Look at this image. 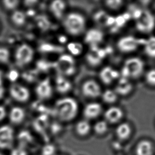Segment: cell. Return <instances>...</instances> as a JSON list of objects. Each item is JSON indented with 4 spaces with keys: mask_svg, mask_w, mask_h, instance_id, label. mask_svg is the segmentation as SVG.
I'll list each match as a JSON object with an SVG mask.
<instances>
[{
    "mask_svg": "<svg viewBox=\"0 0 155 155\" xmlns=\"http://www.w3.org/2000/svg\"><path fill=\"white\" fill-rule=\"evenodd\" d=\"M79 106L75 99L65 97L54 103V112L57 117L62 121H71L78 115Z\"/></svg>",
    "mask_w": 155,
    "mask_h": 155,
    "instance_id": "cell-1",
    "label": "cell"
},
{
    "mask_svg": "<svg viewBox=\"0 0 155 155\" xmlns=\"http://www.w3.org/2000/svg\"><path fill=\"white\" fill-rule=\"evenodd\" d=\"M63 26L69 35L80 36L86 30V19L80 13H69L64 17Z\"/></svg>",
    "mask_w": 155,
    "mask_h": 155,
    "instance_id": "cell-2",
    "label": "cell"
},
{
    "mask_svg": "<svg viewBox=\"0 0 155 155\" xmlns=\"http://www.w3.org/2000/svg\"><path fill=\"white\" fill-rule=\"evenodd\" d=\"M144 70V63L138 57L127 59L124 63L120 73V77L127 79H136L139 78Z\"/></svg>",
    "mask_w": 155,
    "mask_h": 155,
    "instance_id": "cell-3",
    "label": "cell"
},
{
    "mask_svg": "<svg viewBox=\"0 0 155 155\" xmlns=\"http://www.w3.org/2000/svg\"><path fill=\"white\" fill-rule=\"evenodd\" d=\"M55 66L58 74L65 77L73 75L76 70L75 61L70 54H61L57 59Z\"/></svg>",
    "mask_w": 155,
    "mask_h": 155,
    "instance_id": "cell-4",
    "label": "cell"
},
{
    "mask_svg": "<svg viewBox=\"0 0 155 155\" xmlns=\"http://www.w3.org/2000/svg\"><path fill=\"white\" fill-rule=\"evenodd\" d=\"M155 27V17L148 11H143L140 17L136 20V27L138 31L149 34Z\"/></svg>",
    "mask_w": 155,
    "mask_h": 155,
    "instance_id": "cell-5",
    "label": "cell"
},
{
    "mask_svg": "<svg viewBox=\"0 0 155 155\" xmlns=\"http://www.w3.org/2000/svg\"><path fill=\"white\" fill-rule=\"evenodd\" d=\"M145 41L144 39H139L134 36H124L118 40L117 46L120 52L127 54L136 51L140 45L144 44Z\"/></svg>",
    "mask_w": 155,
    "mask_h": 155,
    "instance_id": "cell-6",
    "label": "cell"
},
{
    "mask_svg": "<svg viewBox=\"0 0 155 155\" xmlns=\"http://www.w3.org/2000/svg\"><path fill=\"white\" fill-rule=\"evenodd\" d=\"M82 93L84 97L88 99H97L102 93L100 84L93 80H87L82 86Z\"/></svg>",
    "mask_w": 155,
    "mask_h": 155,
    "instance_id": "cell-7",
    "label": "cell"
},
{
    "mask_svg": "<svg viewBox=\"0 0 155 155\" xmlns=\"http://www.w3.org/2000/svg\"><path fill=\"white\" fill-rule=\"evenodd\" d=\"M36 93L41 101H46L51 99L53 95V87L49 78H45L37 84Z\"/></svg>",
    "mask_w": 155,
    "mask_h": 155,
    "instance_id": "cell-8",
    "label": "cell"
},
{
    "mask_svg": "<svg viewBox=\"0 0 155 155\" xmlns=\"http://www.w3.org/2000/svg\"><path fill=\"white\" fill-rule=\"evenodd\" d=\"M34 51L31 47L27 44L22 45L17 49L15 57L19 65L29 64L33 59Z\"/></svg>",
    "mask_w": 155,
    "mask_h": 155,
    "instance_id": "cell-9",
    "label": "cell"
},
{
    "mask_svg": "<svg viewBox=\"0 0 155 155\" xmlns=\"http://www.w3.org/2000/svg\"><path fill=\"white\" fill-rule=\"evenodd\" d=\"M15 140L13 128L8 125L0 127V149H6L12 147Z\"/></svg>",
    "mask_w": 155,
    "mask_h": 155,
    "instance_id": "cell-10",
    "label": "cell"
},
{
    "mask_svg": "<svg viewBox=\"0 0 155 155\" xmlns=\"http://www.w3.org/2000/svg\"><path fill=\"white\" fill-rule=\"evenodd\" d=\"M104 35L99 29L92 28L88 30L84 36V41L91 47L98 46L103 41Z\"/></svg>",
    "mask_w": 155,
    "mask_h": 155,
    "instance_id": "cell-11",
    "label": "cell"
},
{
    "mask_svg": "<svg viewBox=\"0 0 155 155\" xmlns=\"http://www.w3.org/2000/svg\"><path fill=\"white\" fill-rule=\"evenodd\" d=\"M98 47H91L86 57L87 62L93 66L100 64L107 56L106 51Z\"/></svg>",
    "mask_w": 155,
    "mask_h": 155,
    "instance_id": "cell-12",
    "label": "cell"
},
{
    "mask_svg": "<svg viewBox=\"0 0 155 155\" xmlns=\"http://www.w3.org/2000/svg\"><path fill=\"white\" fill-rule=\"evenodd\" d=\"M99 78L105 85H110L120 78V73L111 66H106L101 69Z\"/></svg>",
    "mask_w": 155,
    "mask_h": 155,
    "instance_id": "cell-13",
    "label": "cell"
},
{
    "mask_svg": "<svg viewBox=\"0 0 155 155\" xmlns=\"http://www.w3.org/2000/svg\"><path fill=\"white\" fill-rule=\"evenodd\" d=\"M104 115L107 124H117L124 117V111L119 107H111L105 111Z\"/></svg>",
    "mask_w": 155,
    "mask_h": 155,
    "instance_id": "cell-14",
    "label": "cell"
},
{
    "mask_svg": "<svg viewBox=\"0 0 155 155\" xmlns=\"http://www.w3.org/2000/svg\"><path fill=\"white\" fill-rule=\"evenodd\" d=\"M10 93L15 100L21 102H26L29 99V91L19 84H14L11 87Z\"/></svg>",
    "mask_w": 155,
    "mask_h": 155,
    "instance_id": "cell-15",
    "label": "cell"
},
{
    "mask_svg": "<svg viewBox=\"0 0 155 155\" xmlns=\"http://www.w3.org/2000/svg\"><path fill=\"white\" fill-rule=\"evenodd\" d=\"M133 90V85L130 80L120 77L115 86L114 91L118 96L126 97Z\"/></svg>",
    "mask_w": 155,
    "mask_h": 155,
    "instance_id": "cell-16",
    "label": "cell"
},
{
    "mask_svg": "<svg viewBox=\"0 0 155 155\" xmlns=\"http://www.w3.org/2000/svg\"><path fill=\"white\" fill-rule=\"evenodd\" d=\"M102 107L97 102H92L86 105L83 110V115L87 120L97 119L102 112Z\"/></svg>",
    "mask_w": 155,
    "mask_h": 155,
    "instance_id": "cell-17",
    "label": "cell"
},
{
    "mask_svg": "<svg viewBox=\"0 0 155 155\" xmlns=\"http://www.w3.org/2000/svg\"><path fill=\"white\" fill-rule=\"evenodd\" d=\"M66 4L61 0H55L51 2L49 5V10L52 15L58 20H61L65 17Z\"/></svg>",
    "mask_w": 155,
    "mask_h": 155,
    "instance_id": "cell-18",
    "label": "cell"
},
{
    "mask_svg": "<svg viewBox=\"0 0 155 155\" xmlns=\"http://www.w3.org/2000/svg\"><path fill=\"white\" fill-rule=\"evenodd\" d=\"M55 89L60 94H66L72 88V84L67 77L58 74L54 81Z\"/></svg>",
    "mask_w": 155,
    "mask_h": 155,
    "instance_id": "cell-19",
    "label": "cell"
},
{
    "mask_svg": "<svg viewBox=\"0 0 155 155\" xmlns=\"http://www.w3.org/2000/svg\"><path fill=\"white\" fill-rule=\"evenodd\" d=\"M94 19L96 23L103 27L113 25L115 21L114 18L104 11H99L96 13L94 16Z\"/></svg>",
    "mask_w": 155,
    "mask_h": 155,
    "instance_id": "cell-20",
    "label": "cell"
},
{
    "mask_svg": "<svg viewBox=\"0 0 155 155\" xmlns=\"http://www.w3.org/2000/svg\"><path fill=\"white\" fill-rule=\"evenodd\" d=\"M131 128L129 124L124 122L120 124L115 130V133L117 138L120 140H125L130 137L131 134Z\"/></svg>",
    "mask_w": 155,
    "mask_h": 155,
    "instance_id": "cell-21",
    "label": "cell"
},
{
    "mask_svg": "<svg viewBox=\"0 0 155 155\" xmlns=\"http://www.w3.org/2000/svg\"><path fill=\"white\" fill-rule=\"evenodd\" d=\"M153 145L149 141L143 140L138 143L136 148V155H152Z\"/></svg>",
    "mask_w": 155,
    "mask_h": 155,
    "instance_id": "cell-22",
    "label": "cell"
},
{
    "mask_svg": "<svg viewBox=\"0 0 155 155\" xmlns=\"http://www.w3.org/2000/svg\"><path fill=\"white\" fill-rule=\"evenodd\" d=\"M25 117V112L23 109L15 107L13 108L10 113V121L13 124H21Z\"/></svg>",
    "mask_w": 155,
    "mask_h": 155,
    "instance_id": "cell-23",
    "label": "cell"
},
{
    "mask_svg": "<svg viewBox=\"0 0 155 155\" xmlns=\"http://www.w3.org/2000/svg\"><path fill=\"white\" fill-rule=\"evenodd\" d=\"M75 129L76 132L80 136H86L90 132L91 126L87 120H83L78 122Z\"/></svg>",
    "mask_w": 155,
    "mask_h": 155,
    "instance_id": "cell-24",
    "label": "cell"
},
{
    "mask_svg": "<svg viewBox=\"0 0 155 155\" xmlns=\"http://www.w3.org/2000/svg\"><path fill=\"white\" fill-rule=\"evenodd\" d=\"M101 98L103 102L108 104L115 103L118 100V95L115 91L110 89H107L102 92Z\"/></svg>",
    "mask_w": 155,
    "mask_h": 155,
    "instance_id": "cell-25",
    "label": "cell"
},
{
    "mask_svg": "<svg viewBox=\"0 0 155 155\" xmlns=\"http://www.w3.org/2000/svg\"><path fill=\"white\" fill-rule=\"evenodd\" d=\"M143 45L146 54L150 58H155V36H151L145 40Z\"/></svg>",
    "mask_w": 155,
    "mask_h": 155,
    "instance_id": "cell-26",
    "label": "cell"
},
{
    "mask_svg": "<svg viewBox=\"0 0 155 155\" xmlns=\"http://www.w3.org/2000/svg\"><path fill=\"white\" fill-rule=\"evenodd\" d=\"M67 49L72 56H78L81 54L83 51L82 44L78 42H71L67 45Z\"/></svg>",
    "mask_w": 155,
    "mask_h": 155,
    "instance_id": "cell-27",
    "label": "cell"
},
{
    "mask_svg": "<svg viewBox=\"0 0 155 155\" xmlns=\"http://www.w3.org/2000/svg\"><path fill=\"white\" fill-rule=\"evenodd\" d=\"M94 132L98 135L102 136L105 134L108 130V124L105 121L101 120L97 122L94 126Z\"/></svg>",
    "mask_w": 155,
    "mask_h": 155,
    "instance_id": "cell-28",
    "label": "cell"
},
{
    "mask_svg": "<svg viewBox=\"0 0 155 155\" xmlns=\"http://www.w3.org/2000/svg\"><path fill=\"white\" fill-rule=\"evenodd\" d=\"M12 19L16 25H22L25 23L26 18L24 13L17 11L13 14Z\"/></svg>",
    "mask_w": 155,
    "mask_h": 155,
    "instance_id": "cell-29",
    "label": "cell"
},
{
    "mask_svg": "<svg viewBox=\"0 0 155 155\" xmlns=\"http://www.w3.org/2000/svg\"><path fill=\"white\" fill-rule=\"evenodd\" d=\"M124 4V1L120 0H109L105 2V5L111 10H119Z\"/></svg>",
    "mask_w": 155,
    "mask_h": 155,
    "instance_id": "cell-30",
    "label": "cell"
},
{
    "mask_svg": "<svg viewBox=\"0 0 155 155\" xmlns=\"http://www.w3.org/2000/svg\"><path fill=\"white\" fill-rule=\"evenodd\" d=\"M146 81L151 86H155V69H151L146 75Z\"/></svg>",
    "mask_w": 155,
    "mask_h": 155,
    "instance_id": "cell-31",
    "label": "cell"
},
{
    "mask_svg": "<svg viewBox=\"0 0 155 155\" xmlns=\"http://www.w3.org/2000/svg\"><path fill=\"white\" fill-rule=\"evenodd\" d=\"M30 136L29 134L26 132V131H23L20 132L18 136V140L21 144H25L30 140Z\"/></svg>",
    "mask_w": 155,
    "mask_h": 155,
    "instance_id": "cell-32",
    "label": "cell"
},
{
    "mask_svg": "<svg viewBox=\"0 0 155 155\" xmlns=\"http://www.w3.org/2000/svg\"><path fill=\"white\" fill-rule=\"evenodd\" d=\"M54 153H55V148L53 145L49 144L45 146L42 148V155H54Z\"/></svg>",
    "mask_w": 155,
    "mask_h": 155,
    "instance_id": "cell-33",
    "label": "cell"
},
{
    "mask_svg": "<svg viewBox=\"0 0 155 155\" xmlns=\"http://www.w3.org/2000/svg\"><path fill=\"white\" fill-rule=\"evenodd\" d=\"M9 58V52L5 48H0V62L7 63Z\"/></svg>",
    "mask_w": 155,
    "mask_h": 155,
    "instance_id": "cell-34",
    "label": "cell"
},
{
    "mask_svg": "<svg viewBox=\"0 0 155 155\" xmlns=\"http://www.w3.org/2000/svg\"><path fill=\"white\" fill-rule=\"evenodd\" d=\"M19 2L18 1H15V0H6L3 1L4 6H5V8L10 10L14 9L16 8L17 6L18 5Z\"/></svg>",
    "mask_w": 155,
    "mask_h": 155,
    "instance_id": "cell-35",
    "label": "cell"
},
{
    "mask_svg": "<svg viewBox=\"0 0 155 155\" xmlns=\"http://www.w3.org/2000/svg\"><path fill=\"white\" fill-rule=\"evenodd\" d=\"M10 155H28V153L23 147H19L13 149Z\"/></svg>",
    "mask_w": 155,
    "mask_h": 155,
    "instance_id": "cell-36",
    "label": "cell"
},
{
    "mask_svg": "<svg viewBox=\"0 0 155 155\" xmlns=\"http://www.w3.org/2000/svg\"><path fill=\"white\" fill-rule=\"evenodd\" d=\"M35 76L36 75L34 74L33 71H28L23 74V78L27 81L31 82L34 80V78H35Z\"/></svg>",
    "mask_w": 155,
    "mask_h": 155,
    "instance_id": "cell-37",
    "label": "cell"
},
{
    "mask_svg": "<svg viewBox=\"0 0 155 155\" xmlns=\"http://www.w3.org/2000/svg\"><path fill=\"white\" fill-rule=\"evenodd\" d=\"M18 77H19V74L18 73V71L15 70L11 71L8 74V78L12 82H14L15 81H16Z\"/></svg>",
    "mask_w": 155,
    "mask_h": 155,
    "instance_id": "cell-38",
    "label": "cell"
},
{
    "mask_svg": "<svg viewBox=\"0 0 155 155\" xmlns=\"http://www.w3.org/2000/svg\"><path fill=\"white\" fill-rule=\"evenodd\" d=\"M6 115V112L3 107H0V121L4 119Z\"/></svg>",
    "mask_w": 155,
    "mask_h": 155,
    "instance_id": "cell-39",
    "label": "cell"
},
{
    "mask_svg": "<svg viewBox=\"0 0 155 155\" xmlns=\"http://www.w3.org/2000/svg\"><path fill=\"white\" fill-rule=\"evenodd\" d=\"M37 1H25V3L26 5L28 6H32L35 4H36L37 3Z\"/></svg>",
    "mask_w": 155,
    "mask_h": 155,
    "instance_id": "cell-40",
    "label": "cell"
},
{
    "mask_svg": "<svg viewBox=\"0 0 155 155\" xmlns=\"http://www.w3.org/2000/svg\"><path fill=\"white\" fill-rule=\"evenodd\" d=\"M4 94V89L2 86V84H1V82L0 80V99L2 98L3 95Z\"/></svg>",
    "mask_w": 155,
    "mask_h": 155,
    "instance_id": "cell-41",
    "label": "cell"
},
{
    "mask_svg": "<svg viewBox=\"0 0 155 155\" xmlns=\"http://www.w3.org/2000/svg\"><path fill=\"white\" fill-rule=\"evenodd\" d=\"M0 155H4V154H3V153H0Z\"/></svg>",
    "mask_w": 155,
    "mask_h": 155,
    "instance_id": "cell-42",
    "label": "cell"
}]
</instances>
